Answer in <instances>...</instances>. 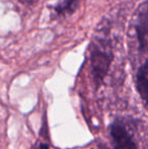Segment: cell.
Returning <instances> with one entry per match:
<instances>
[{
    "instance_id": "8992f818",
    "label": "cell",
    "mask_w": 148,
    "mask_h": 149,
    "mask_svg": "<svg viewBox=\"0 0 148 149\" xmlns=\"http://www.w3.org/2000/svg\"><path fill=\"white\" fill-rule=\"evenodd\" d=\"M18 1H19L22 4H24V5H26V6H31V5H33V4L37 1V0H18Z\"/></svg>"
},
{
    "instance_id": "ba28073f",
    "label": "cell",
    "mask_w": 148,
    "mask_h": 149,
    "mask_svg": "<svg viewBox=\"0 0 148 149\" xmlns=\"http://www.w3.org/2000/svg\"><path fill=\"white\" fill-rule=\"evenodd\" d=\"M99 148H101V147H99ZM106 149H107V148H106ZM108 149H109V148H108Z\"/></svg>"
},
{
    "instance_id": "5b68a950",
    "label": "cell",
    "mask_w": 148,
    "mask_h": 149,
    "mask_svg": "<svg viewBox=\"0 0 148 149\" xmlns=\"http://www.w3.org/2000/svg\"><path fill=\"white\" fill-rule=\"evenodd\" d=\"M147 59L143 60V63L139 66L136 73V88L139 95L141 96L144 106L147 104V78H148V70H147Z\"/></svg>"
},
{
    "instance_id": "3957f363",
    "label": "cell",
    "mask_w": 148,
    "mask_h": 149,
    "mask_svg": "<svg viewBox=\"0 0 148 149\" xmlns=\"http://www.w3.org/2000/svg\"><path fill=\"white\" fill-rule=\"evenodd\" d=\"M110 136L115 149H138L133 135H131L126 126L119 120L110 126Z\"/></svg>"
},
{
    "instance_id": "277c9868",
    "label": "cell",
    "mask_w": 148,
    "mask_h": 149,
    "mask_svg": "<svg viewBox=\"0 0 148 149\" xmlns=\"http://www.w3.org/2000/svg\"><path fill=\"white\" fill-rule=\"evenodd\" d=\"M79 5L80 0H59L52 10L57 17H69L77 11Z\"/></svg>"
},
{
    "instance_id": "7a4b0ae2",
    "label": "cell",
    "mask_w": 148,
    "mask_h": 149,
    "mask_svg": "<svg viewBox=\"0 0 148 149\" xmlns=\"http://www.w3.org/2000/svg\"><path fill=\"white\" fill-rule=\"evenodd\" d=\"M134 33L137 45H138V52L143 55L147 53V44H148V6L147 0H144L139 5L136 13V19L134 22Z\"/></svg>"
},
{
    "instance_id": "52a82bcc",
    "label": "cell",
    "mask_w": 148,
    "mask_h": 149,
    "mask_svg": "<svg viewBox=\"0 0 148 149\" xmlns=\"http://www.w3.org/2000/svg\"><path fill=\"white\" fill-rule=\"evenodd\" d=\"M40 149H50V147L47 143H41L40 144Z\"/></svg>"
},
{
    "instance_id": "6da1fadb",
    "label": "cell",
    "mask_w": 148,
    "mask_h": 149,
    "mask_svg": "<svg viewBox=\"0 0 148 149\" xmlns=\"http://www.w3.org/2000/svg\"><path fill=\"white\" fill-rule=\"evenodd\" d=\"M109 26L106 35H97L90 43V72L95 89H99L107 77L115 55L109 36Z\"/></svg>"
}]
</instances>
